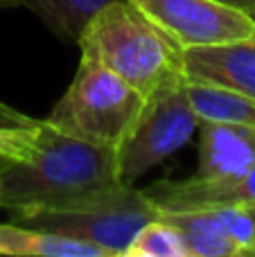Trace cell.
<instances>
[{
    "mask_svg": "<svg viewBox=\"0 0 255 257\" xmlns=\"http://www.w3.org/2000/svg\"><path fill=\"white\" fill-rule=\"evenodd\" d=\"M117 183L115 147L79 140L43 122L30 158L0 163V208L18 219L70 205Z\"/></svg>",
    "mask_w": 255,
    "mask_h": 257,
    "instance_id": "cell-1",
    "label": "cell"
},
{
    "mask_svg": "<svg viewBox=\"0 0 255 257\" xmlns=\"http://www.w3.org/2000/svg\"><path fill=\"white\" fill-rule=\"evenodd\" d=\"M81 54L99 61L143 97L183 75L181 48L134 3L102 7L77 39Z\"/></svg>",
    "mask_w": 255,
    "mask_h": 257,
    "instance_id": "cell-2",
    "label": "cell"
},
{
    "mask_svg": "<svg viewBox=\"0 0 255 257\" xmlns=\"http://www.w3.org/2000/svg\"><path fill=\"white\" fill-rule=\"evenodd\" d=\"M143 104L145 97L134 86L81 54L70 86L43 122L72 138L117 149Z\"/></svg>",
    "mask_w": 255,
    "mask_h": 257,
    "instance_id": "cell-3",
    "label": "cell"
},
{
    "mask_svg": "<svg viewBox=\"0 0 255 257\" xmlns=\"http://www.w3.org/2000/svg\"><path fill=\"white\" fill-rule=\"evenodd\" d=\"M156 217L161 212L147 192L117 183L70 205L30 212L16 221L99 246L108 257H122L136 232Z\"/></svg>",
    "mask_w": 255,
    "mask_h": 257,
    "instance_id": "cell-4",
    "label": "cell"
},
{
    "mask_svg": "<svg viewBox=\"0 0 255 257\" xmlns=\"http://www.w3.org/2000/svg\"><path fill=\"white\" fill-rule=\"evenodd\" d=\"M199 117L188 95V79L179 77L145 97L136 122L117 147L120 178L134 185L152 167L170 158L192 138Z\"/></svg>",
    "mask_w": 255,
    "mask_h": 257,
    "instance_id": "cell-5",
    "label": "cell"
},
{
    "mask_svg": "<svg viewBox=\"0 0 255 257\" xmlns=\"http://www.w3.org/2000/svg\"><path fill=\"white\" fill-rule=\"evenodd\" d=\"M181 50L255 39L251 14L224 0H129Z\"/></svg>",
    "mask_w": 255,
    "mask_h": 257,
    "instance_id": "cell-6",
    "label": "cell"
},
{
    "mask_svg": "<svg viewBox=\"0 0 255 257\" xmlns=\"http://www.w3.org/2000/svg\"><path fill=\"white\" fill-rule=\"evenodd\" d=\"M145 192L161 214L203 212L228 205L255 208V163L233 181L206 183L190 176L183 181H158Z\"/></svg>",
    "mask_w": 255,
    "mask_h": 257,
    "instance_id": "cell-7",
    "label": "cell"
},
{
    "mask_svg": "<svg viewBox=\"0 0 255 257\" xmlns=\"http://www.w3.org/2000/svg\"><path fill=\"white\" fill-rule=\"evenodd\" d=\"M188 81L210 84L255 99V39L181 50Z\"/></svg>",
    "mask_w": 255,
    "mask_h": 257,
    "instance_id": "cell-8",
    "label": "cell"
},
{
    "mask_svg": "<svg viewBox=\"0 0 255 257\" xmlns=\"http://www.w3.org/2000/svg\"><path fill=\"white\" fill-rule=\"evenodd\" d=\"M199 167L194 178L224 183L246 174L255 163V128L230 122H199Z\"/></svg>",
    "mask_w": 255,
    "mask_h": 257,
    "instance_id": "cell-9",
    "label": "cell"
},
{
    "mask_svg": "<svg viewBox=\"0 0 255 257\" xmlns=\"http://www.w3.org/2000/svg\"><path fill=\"white\" fill-rule=\"evenodd\" d=\"M0 255L16 257H108L106 250L27 223H0Z\"/></svg>",
    "mask_w": 255,
    "mask_h": 257,
    "instance_id": "cell-10",
    "label": "cell"
},
{
    "mask_svg": "<svg viewBox=\"0 0 255 257\" xmlns=\"http://www.w3.org/2000/svg\"><path fill=\"white\" fill-rule=\"evenodd\" d=\"M161 217H165L167 221H172L183 232L190 257H237V255H242V248L221 228L215 210L161 214Z\"/></svg>",
    "mask_w": 255,
    "mask_h": 257,
    "instance_id": "cell-11",
    "label": "cell"
},
{
    "mask_svg": "<svg viewBox=\"0 0 255 257\" xmlns=\"http://www.w3.org/2000/svg\"><path fill=\"white\" fill-rule=\"evenodd\" d=\"M188 95L199 122H230L255 128V99L210 84L188 81Z\"/></svg>",
    "mask_w": 255,
    "mask_h": 257,
    "instance_id": "cell-12",
    "label": "cell"
},
{
    "mask_svg": "<svg viewBox=\"0 0 255 257\" xmlns=\"http://www.w3.org/2000/svg\"><path fill=\"white\" fill-rule=\"evenodd\" d=\"M21 3L30 7L54 34L77 43L86 23L102 7L115 0H21Z\"/></svg>",
    "mask_w": 255,
    "mask_h": 257,
    "instance_id": "cell-13",
    "label": "cell"
},
{
    "mask_svg": "<svg viewBox=\"0 0 255 257\" xmlns=\"http://www.w3.org/2000/svg\"><path fill=\"white\" fill-rule=\"evenodd\" d=\"M122 257H190V250L183 232L165 217H156L136 232Z\"/></svg>",
    "mask_w": 255,
    "mask_h": 257,
    "instance_id": "cell-14",
    "label": "cell"
},
{
    "mask_svg": "<svg viewBox=\"0 0 255 257\" xmlns=\"http://www.w3.org/2000/svg\"><path fill=\"white\" fill-rule=\"evenodd\" d=\"M215 214L219 219L226 235L242 248V255H248L255 244V217L248 208L228 205V208H215Z\"/></svg>",
    "mask_w": 255,
    "mask_h": 257,
    "instance_id": "cell-15",
    "label": "cell"
},
{
    "mask_svg": "<svg viewBox=\"0 0 255 257\" xmlns=\"http://www.w3.org/2000/svg\"><path fill=\"white\" fill-rule=\"evenodd\" d=\"M41 124L43 120H39L34 126H0V163L30 158L39 142Z\"/></svg>",
    "mask_w": 255,
    "mask_h": 257,
    "instance_id": "cell-16",
    "label": "cell"
},
{
    "mask_svg": "<svg viewBox=\"0 0 255 257\" xmlns=\"http://www.w3.org/2000/svg\"><path fill=\"white\" fill-rule=\"evenodd\" d=\"M39 120H34V117L25 115V113L16 111V108H12L9 104L0 102V126H12V128H18V126H34Z\"/></svg>",
    "mask_w": 255,
    "mask_h": 257,
    "instance_id": "cell-17",
    "label": "cell"
},
{
    "mask_svg": "<svg viewBox=\"0 0 255 257\" xmlns=\"http://www.w3.org/2000/svg\"><path fill=\"white\" fill-rule=\"evenodd\" d=\"M224 3L233 5V7H239V9H244V12H251V9L255 7V0H224Z\"/></svg>",
    "mask_w": 255,
    "mask_h": 257,
    "instance_id": "cell-18",
    "label": "cell"
},
{
    "mask_svg": "<svg viewBox=\"0 0 255 257\" xmlns=\"http://www.w3.org/2000/svg\"><path fill=\"white\" fill-rule=\"evenodd\" d=\"M3 3H21V0H0V5Z\"/></svg>",
    "mask_w": 255,
    "mask_h": 257,
    "instance_id": "cell-19",
    "label": "cell"
},
{
    "mask_svg": "<svg viewBox=\"0 0 255 257\" xmlns=\"http://www.w3.org/2000/svg\"><path fill=\"white\" fill-rule=\"evenodd\" d=\"M248 14H251V18L255 21V7H253V9H251V12H248Z\"/></svg>",
    "mask_w": 255,
    "mask_h": 257,
    "instance_id": "cell-20",
    "label": "cell"
},
{
    "mask_svg": "<svg viewBox=\"0 0 255 257\" xmlns=\"http://www.w3.org/2000/svg\"><path fill=\"white\" fill-rule=\"evenodd\" d=\"M248 255H255V244H253V248H251V253H248Z\"/></svg>",
    "mask_w": 255,
    "mask_h": 257,
    "instance_id": "cell-21",
    "label": "cell"
},
{
    "mask_svg": "<svg viewBox=\"0 0 255 257\" xmlns=\"http://www.w3.org/2000/svg\"><path fill=\"white\" fill-rule=\"evenodd\" d=\"M248 210H251V214H253V217H255V208H248Z\"/></svg>",
    "mask_w": 255,
    "mask_h": 257,
    "instance_id": "cell-22",
    "label": "cell"
}]
</instances>
